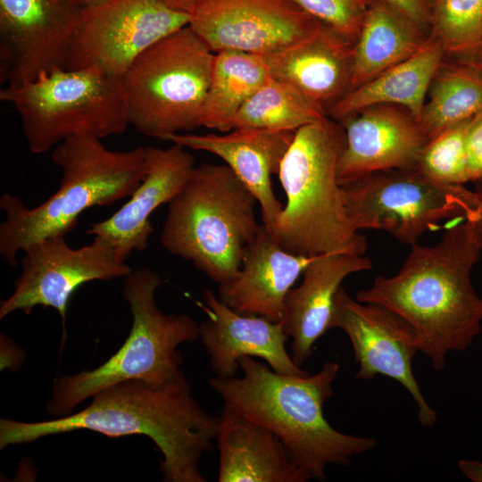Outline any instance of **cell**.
Masks as SVG:
<instances>
[{"mask_svg": "<svg viewBox=\"0 0 482 482\" xmlns=\"http://www.w3.org/2000/svg\"><path fill=\"white\" fill-rule=\"evenodd\" d=\"M80 9L73 0H0V77L19 87L65 69Z\"/></svg>", "mask_w": 482, "mask_h": 482, "instance_id": "cell-15", "label": "cell"}, {"mask_svg": "<svg viewBox=\"0 0 482 482\" xmlns=\"http://www.w3.org/2000/svg\"><path fill=\"white\" fill-rule=\"evenodd\" d=\"M159 274L147 268L124 278L122 293L129 303L132 325L121 347L99 367L57 378L46 411L55 418L100 390L127 380L164 386L186 380L179 346L199 337V325L188 314H166L157 306Z\"/></svg>", "mask_w": 482, "mask_h": 482, "instance_id": "cell-7", "label": "cell"}, {"mask_svg": "<svg viewBox=\"0 0 482 482\" xmlns=\"http://www.w3.org/2000/svg\"><path fill=\"white\" fill-rule=\"evenodd\" d=\"M219 482H306L311 476L270 430L223 405L216 440Z\"/></svg>", "mask_w": 482, "mask_h": 482, "instance_id": "cell-23", "label": "cell"}, {"mask_svg": "<svg viewBox=\"0 0 482 482\" xmlns=\"http://www.w3.org/2000/svg\"><path fill=\"white\" fill-rule=\"evenodd\" d=\"M202 309L207 319L199 325V337L210 357L212 372L219 377H235L242 357L262 359L274 371L289 376L309 372L296 365L287 353L281 321L257 315H245L224 304L211 290L203 294Z\"/></svg>", "mask_w": 482, "mask_h": 482, "instance_id": "cell-17", "label": "cell"}, {"mask_svg": "<svg viewBox=\"0 0 482 482\" xmlns=\"http://www.w3.org/2000/svg\"><path fill=\"white\" fill-rule=\"evenodd\" d=\"M325 111L291 85L270 77L240 108L233 129L295 131L325 118Z\"/></svg>", "mask_w": 482, "mask_h": 482, "instance_id": "cell-28", "label": "cell"}, {"mask_svg": "<svg viewBox=\"0 0 482 482\" xmlns=\"http://www.w3.org/2000/svg\"><path fill=\"white\" fill-rule=\"evenodd\" d=\"M466 152L470 181L482 179V112L473 116L466 132Z\"/></svg>", "mask_w": 482, "mask_h": 482, "instance_id": "cell-32", "label": "cell"}, {"mask_svg": "<svg viewBox=\"0 0 482 482\" xmlns=\"http://www.w3.org/2000/svg\"><path fill=\"white\" fill-rule=\"evenodd\" d=\"M473 183L475 186L473 191L477 202V210L474 216L470 220L465 221L472 239L482 250V179L476 180Z\"/></svg>", "mask_w": 482, "mask_h": 482, "instance_id": "cell-34", "label": "cell"}, {"mask_svg": "<svg viewBox=\"0 0 482 482\" xmlns=\"http://www.w3.org/2000/svg\"><path fill=\"white\" fill-rule=\"evenodd\" d=\"M459 470L469 479L482 482V463L478 461L461 460L457 463Z\"/></svg>", "mask_w": 482, "mask_h": 482, "instance_id": "cell-35", "label": "cell"}, {"mask_svg": "<svg viewBox=\"0 0 482 482\" xmlns=\"http://www.w3.org/2000/svg\"><path fill=\"white\" fill-rule=\"evenodd\" d=\"M107 1L109 0H75L80 11L99 6Z\"/></svg>", "mask_w": 482, "mask_h": 482, "instance_id": "cell-38", "label": "cell"}, {"mask_svg": "<svg viewBox=\"0 0 482 482\" xmlns=\"http://www.w3.org/2000/svg\"><path fill=\"white\" fill-rule=\"evenodd\" d=\"M317 256L285 250L262 225L237 274L219 285L218 297L238 313L279 322L287 294Z\"/></svg>", "mask_w": 482, "mask_h": 482, "instance_id": "cell-20", "label": "cell"}, {"mask_svg": "<svg viewBox=\"0 0 482 482\" xmlns=\"http://www.w3.org/2000/svg\"><path fill=\"white\" fill-rule=\"evenodd\" d=\"M218 424L192 396L187 379L164 386L127 380L100 390L76 413L38 422L2 419L0 448L79 429L110 437L141 435L162 453L164 481L205 482L200 460L212 449Z\"/></svg>", "mask_w": 482, "mask_h": 482, "instance_id": "cell-1", "label": "cell"}, {"mask_svg": "<svg viewBox=\"0 0 482 482\" xmlns=\"http://www.w3.org/2000/svg\"><path fill=\"white\" fill-rule=\"evenodd\" d=\"M169 8L187 13L190 15L193 13L206 0H160Z\"/></svg>", "mask_w": 482, "mask_h": 482, "instance_id": "cell-36", "label": "cell"}, {"mask_svg": "<svg viewBox=\"0 0 482 482\" xmlns=\"http://www.w3.org/2000/svg\"><path fill=\"white\" fill-rule=\"evenodd\" d=\"M354 41L323 23L303 42L264 56L270 77L329 109L350 90Z\"/></svg>", "mask_w": 482, "mask_h": 482, "instance_id": "cell-22", "label": "cell"}, {"mask_svg": "<svg viewBox=\"0 0 482 482\" xmlns=\"http://www.w3.org/2000/svg\"><path fill=\"white\" fill-rule=\"evenodd\" d=\"M342 189L354 230H383L410 245L441 221L469 220L477 210L473 190L433 180L416 169L376 171Z\"/></svg>", "mask_w": 482, "mask_h": 482, "instance_id": "cell-10", "label": "cell"}, {"mask_svg": "<svg viewBox=\"0 0 482 482\" xmlns=\"http://www.w3.org/2000/svg\"><path fill=\"white\" fill-rule=\"evenodd\" d=\"M270 77L264 56L236 50L215 53L200 127L232 130L240 108Z\"/></svg>", "mask_w": 482, "mask_h": 482, "instance_id": "cell-26", "label": "cell"}, {"mask_svg": "<svg viewBox=\"0 0 482 482\" xmlns=\"http://www.w3.org/2000/svg\"><path fill=\"white\" fill-rule=\"evenodd\" d=\"M427 35L430 29L429 0H386Z\"/></svg>", "mask_w": 482, "mask_h": 482, "instance_id": "cell-33", "label": "cell"}, {"mask_svg": "<svg viewBox=\"0 0 482 482\" xmlns=\"http://www.w3.org/2000/svg\"><path fill=\"white\" fill-rule=\"evenodd\" d=\"M214 56L188 25L142 52L120 77L129 124L161 140L199 128Z\"/></svg>", "mask_w": 482, "mask_h": 482, "instance_id": "cell-9", "label": "cell"}, {"mask_svg": "<svg viewBox=\"0 0 482 482\" xmlns=\"http://www.w3.org/2000/svg\"><path fill=\"white\" fill-rule=\"evenodd\" d=\"M146 172L129 199L109 218L91 224L87 233L110 245L125 261L134 251H144L154 232L152 213L170 204L180 192L193 170L195 160L185 147H146Z\"/></svg>", "mask_w": 482, "mask_h": 482, "instance_id": "cell-18", "label": "cell"}, {"mask_svg": "<svg viewBox=\"0 0 482 482\" xmlns=\"http://www.w3.org/2000/svg\"><path fill=\"white\" fill-rule=\"evenodd\" d=\"M341 122L345 144L337 166L341 186L376 171L414 169L428 141L415 118L396 105L369 106Z\"/></svg>", "mask_w": 482, "mask_h": 482, "instance_id": "cell-16", "label": "cell"}, {"mask_svg": "<svg viewBox=\"0 0 482 482\" xmlns=\"http://www.w3.org/2000/svg\"><path fill=\"white\" fill-rule=\"evenodd\" d=\"M482 112V72L452 58L441 63L429 86L419 124L428 139Z\"/></svg>", "mask_w": 482, "mask_h": 482, "instance_id": "cell-27", "label": "cell"}, {"mask_svg": "<svg viewBox=\"0 0 482 482\" xmlns=\"http://www.w3.org/2000/svg\"><path fill=\"white\" fill-rule=\"evenodd\" d=\"M322 24L293 0H206L188 22L213 53L236 50L262 56L303 42Z\"/></svg>", "mask_w": 482, "mask_h": 482, "instance_id": "cell-14", "label": "cell"}, {"mask_svg": "<svg viewBox=\"0 0 482 482\" xmlns=\"http://www.w3.org/2000/svg\"><path fill=\"white\" fill-rule=\"evenodd\" d=\"M295 132L235 129L225 134L178 133L164 140L222 159L256 198L262 225L271 234L283 209L273 192L271 176L278 172Z\"/></svg>", "mask_w": 482, "mask_h": 482, "instance_id": "cell-19", "label": "cell"}, {"mask_svg": "<svg viewBox=\"0 0 482 482\" xmlns=\"http://www.w3.org/2000/svg\"><path fill=\"white\" fill-rule=\"evenodd\" d=\"M73 1H75V0H73Z\"/></svg>", "mask_w": 482, "mask_h": 482, "instance_id": "cell-39", "label": "cell"}, {"mask_svg": "<svg viewBox=\"0 0 482 482\" xmlns=\"http://www.w3.org/2000/svg\"><path fill=\"white\" fill-rule=\"evenodd\" d=\"M20 116L29 151L44 154L80 136L99 138L129 124L120 77L98 69H55L0 90Z\"/></svg>", "mask_w": 482, "mask_h": 482, "instance_id": "cell-8", "label": "cell"}, {"mask_svg": "<svg viewBox=\"0 0 482 482\" xmlns=\"http://www.w3.org/2000/svg\"><path fill=\"white\" fill-rule=\"evenodd\" d=\"M469 62L482 72V49L467 58L459 59Z\"/></svg>", "mask_w": 482, "mask_h": 482, "instance_id": "cell-37", "label": "cell"}, {"mask_svg": "<svg viewBox=\"0 0 482 482\" xmlns=\"http://www.w3.org/2000/svg\"><path fill=\"white\" fill-rule=\"evenodd\" d=\"M256 198L228 165L202 163L169 204L161 244L219 285L258 236Z\"/></svg>", "mask_w": 482, "mask_h": 482, "instance_id": "cell-6", "label": "cell"}, {"mask_svg": "<svg viewBox=\"0 0 482 482\" xmlns=\"http://www.w3.org/2000/svg\"><path fill=\"white\" fill-rule=\"evenodd\" d=\"M330 327L343 330L349 337L359 364L356 378L368 380L382 375L395 379L415 401L420 424L435 425L436 412L413 375L412 360L420 348L407 321L385 306L353 298L341 287L335 297Z\"/></svg>", "mask_w": 482, "mask_h": 482, "instance_id": "cell-13", "label": "cell"}, {"mask_svg": "<svg viewBox=\"0 0 482 482\" xmlns=\"http://www.w3.org/2000/svg\"><path fill=\"white\" fill-rule=\"evenodd\" d=\"M305 12L355 41L372 0H293Z\"/></svg>", "mask_w": 482, "mask_h": 482, "instance_id": "cell-31", "label": "cell"}, {"mask_svg": "<svg viewBox=\"0 0 482 482\" xmlns=\"http://www.w3.org/2000/svg\"><path fill=\"white\" fill-rule=\"evenodd\" d=\"M51 159L62 174L59 188L44 203L29 208L9 193L0 197L5 213L0 255L11 266L17 265L18 253L31 244L71 232L86 210L129 197L147 169L146 147L112 151L93 136L63 141L53 149Z\"/></svg>", "mask_w": 482, "mask_h": 482, "instance_id": "cell-4", "label": "cell"}, {"mask_svg": "<svg viewBox=\"0 0 482 482\" xmlns=\"http://www.w3.org/2000/svg\"><path fill=\"white\" fill-rule=\"evenodd\" d=\"M371 268L368 257L348 253L318 255L305 268L302 283L287 295L281 320L296 365L312 355L316 341L331 328L335 297L344 279Z\"/></svg>", "mask_w": 482, "mask_h": 482, "instance_id": "cell-21", "label": "cell"}, {"mask_svg": "<svg viewBox=\"0 0 482 482\" xmlns=\"http://www.w3.org/2000/svg\"><path fill=\"white\" fill-rule=\"evenodd\" d=\"M344 144L343 126L327 117L295 130L278 172L287 204L270 234L285 250L364 255L366 238L349 221L337 176Z\"/></svg>", "mask_w": 482, "mask_h": 482, "instance_id": "cell-5", "label": "cell"}, {"mask_svg": "<svg viewBox=\"0 0 482 482\" xmlns=\"http://www.w3.org/2000/svg\"><path fill=\"white\" fill-rule=\"evenodd\" d=\"M238 364L241 378L215 376L211 387L225 406L273 432L312 479L325 480L328 465H348L376 445L372 437L337 430L324 416L339 370L337 362H325L315 374L303 376L278 373L250 356Z\"/></svg>", "mask_w": 482, "mask_h": 482, "instance_id": "cell-3", "label": "cell"}, {"mask_svg": "<svg viewBox=\"0 0 482 482\" xmlns=\"http://www.w3.org/2000/svg\"><path fill=\"white\" fill-rule=\"evenodd\" d=\"M12 294L0 304V319L37 306L55 309L63 326L70 300L82 285L125 278L133 270L115 250L98 237L90 245L70 246L65 236L49 237L29 245Z\"/></svg>", "mask_w": 482, "mask_h": 482, "instance_id": "cell-12", "label": "cell"}, {"mask_svg": "<svg viewBox=\"0 0 482 482\" xmlns=\"http://www.w3.org/2000/svg\"><path fill=\"white\" fill-rule=\"evenodd\" d=\"M429 35L445 56L463 59L482 49V0H429Z\"/></svg>", "mask_w": 482, "mask_h": 482, "instance_id": "cell-29", "label": "cell"}, {"mask_svg": "<svg viewBox=\"0 0 482 482\" xmlns=\"http://www.w3.org/2000/svg\"><path fill=\"white\" fill-rule=\"evenodd\" d=\"M428 37L386 0H372L354 41L349 91L414 54Z\"/></svg>", "mask_w": 482, "mask_h": 482, "instance_id": "cell-25", "label": "cell"}, {"mask_svg": "<svg viewBox=\"0 0 482 482\" xmlns=\"http://www.w3.org/2000/svg\"><path fill=\"white\" fill-rule=\"evenodd\" d=\"M445 56L440 42L428 35L414 54L345 94L330 108L332 117L341 121L366 107L390 104L405 109L419 122L429 86Z\"/></svg>", "mask_w": 482, "mask_h": 482, "instance_id": "cell-24", "label": "cell"}, {"mask_svg": "<svg viewBox=\"0 0 482 482\" xmlns=\"http://www.w3.org/2000/svg\"><path fill=\"white\" fill-rule=\"evenodd\" d=\"M470 119L450 126L428 139L414 169L445 184L465 185L469 182L466 132Z\"/></svg>", "mask_w": 482, "mask_h": 482, "instance_id": "cell-30", "label": "cell"}, {"mask_svg": "<svg viewBox=\"0 0 482 482\" xmlns=\"http://www.w3.org/2000/svg\"><path fill=\"white\" fill-rule=\"evenodd\" d=\"M189 18L160 0H109L81 10L65 69L95 68L121 77L142 52L188 25Z\"/></svg>", "mask_w": 482, "mask_h": 482, "instance_id": "cell-11", "label": "cell"}, {"mask_svg": "<svg viewBox=\"0 0 482 482\" xmlns=\"http://www.w3.org/2000/svg\"><path fill=\"white\" fill-rule=\"evenodd\" d=\"M396 274L378 276L356 299L391 310L413 328L421 353L442 370L449 352L466 351L482 328V297L470 274L481 249L465 220L453 222L433 246L414 244Z\"/></svg>", "mask_w": 482, "mask_h": 482, "instance_id": "cell-2", "label": "cell"}]
</instances>
